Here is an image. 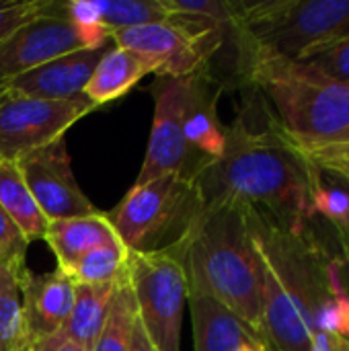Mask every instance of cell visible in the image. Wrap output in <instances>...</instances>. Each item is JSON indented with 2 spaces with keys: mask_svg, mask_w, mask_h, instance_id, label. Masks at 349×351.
I'll return each mask as SVG.
<instances>
[{
  "mask_svg": "<svg viewBox=\"0 0 349 351\" xmlns=\"http://www.w3.org/2000/svg\"><path fill=\"white\" fill-rule=\"evenodd\" d=\"M202 202H239L284 228H304L319 169L282 134L253 130L241 115L226 125L224 152L195 177Z\"/></svg>",
  "mask_w": 349,
  "mask_h": 351,
  "instance_id": "6da1fadb",
  "label": "cell"
},
{
  "mask_svg": "<svg viewBox=\"0 0 349 351\" xmlns=\"http://www.w3.org/2000/svg\"><path fill=\"white\" fill-rule=\"evenodd\" d=\"M247 218L263 271L261 337L269 351H309L315 315L333 294L335 259L315 243L309 228H284L247 206Z\"/></svg>",
  "mask_w": 349,
  "mask_h": 351,
  "instance_id": "7a4b0ae2",
  "label": "cell"
},
{
  "mask_svg": "<svg viewBox=\"0 0 349 351\" xmlns=\"http://www.w3.org/2000/svg\"><path fill=\"white\" fill-rule=\"evenodd\" d=\"M167 253L181 263L189 290L212 296L261 335L263 271L245 204H204L185 237Z\"/></svg>",
  "mask_w": 349,
  "mask_h": 351,
  "instance_id": "3957f363",
  "label": "cell"
},
{
  "mask_svg": "<svg viewBox=\"0 0 349 351\" xmlns=\"http://www.w3.org/2000/svg\"><path fill=\"white\" fill-rule=\"evenodd\" d=\"M243 70L263 90L278 128L300 150L333 142L349 130V84L294 62L265 56L243 60Z\"/></svg>",
  "mask_w": 349,
  "mask_h": 351,
  "instance_id": "277c9868",
  "label": "cell"
},
{
  "mask_svg": "<svg viewBox=\"0 0 349 351\" xmlns=\"http://www.w3.org/2000/svg\"><path fill=\"white\" fill-rule=\"evenodd\" d=\"M349 31V0L234 2L232 33L241 60L251 56L298 60Z\"/></svg>",
  "mask_w": 349,
  "mask_h": 351,
  "instance_id": "5b68a950",
  "label": "cell"
},
{
  "mask_svg": "<svg viewBox=\"0 0 349 351\" xmlns=\"http://www.w3.org/2000/svg\"><path fill=\"white\" fill-rule=\"evenodd\" d=\"M202 208L195 181L171 173L134 185L107 220L130 253H158L185 237Z\"/></svg>",
  "mask_w": 349,
  "mask_h": 351,
  "instance_id": "8992f818",
  "label": "cell"
},
{
  "mask_svg": "<svg viewBox=\"0 0 349 351\" xmlns=\"http://www.w3.org/2000/svg\"><path fill=\"white\" fill-rule=\"evenodd\" d=\"M111 39L146 60L158 78H187L208 70L210 58L222 45L224 29L200 16L171 12L165 23L121 29L111 33Z\"/></svg>",
  "mask_w": 349,
  "mask_h": 351,
  "instance_id": "52a82bcc",
  "label": "cell"
},
{
  "mask_svg": "<svg viewBox=\"0 0 349 351\" xmlns=\"http://www.w3.org/2000/svg\"><path fill=\"white\" fill-rule=\"evenodd\" d=\"M128 286L138 321L158 351H181V323L189 286L181 263L167 251L130 253Z\"/></svg>",
  "mask_w": 349,
  "mask_h": 351,
  "instance_id": "ba28073f",
  "label": "cell"
},
{
  "mask_svg": "<svg viewBox=\"0 0 349 351\" xmlns=\"http://www.w3.org/2000/svg\"><path fill=\"white\" fill-rule=\"evenodd\" d=\"M154 93V121L140 175L134 185H144L163 175H181L193 179L208 165L185 140L183 123L191 95V76L158 78Z\"/></svg>",
  "mask_w": 349,
  "mask_h": 351,
  "instance_id": "9c48e42d",
  "label": "cell"
},
{
  "mask_svg": "<svg viewBox=\"0 0 349 351\" xmlns=\"http://www.w3.org/2000/svg\"><path fill=\"white\" fill-rule=\"evenodd\" d=\"M95 109L86 97L49 101L6 95L0 103V162H16L66 138V132Z\"/></svg>",
  "mask_w": 349,
  "mask_h": 351,
  "instance_id": "30bf717a",
  "label": "cell"
},
{
  "mask_svg": "<svg viewBox=\"0 0 349 351\" xmlns=\"http://www.w3.org/2000/svg\"><path fill=\"white\" fill-rule=\"evenodd\" d=\"M14 165L49 222L99 212L84 195L72 173L66 138L23 156Z\"/></svg>",
  "mask_w": 349,
  "mask_h": 351,
  "instance_id": "8fae6325",
  "label": "cell"
},
{
  "mask_svg": "<svg viewBox=\"0 0 349 351\" xmlns=\"http://www.w3.org/2000/svg\"><path fill=\"white\" fill-rule=\"evenodd\" d=\"M66 2H53L0 43V84L37 68L58 56L86 49L74 23L66 16Z\"/></svg>",
  "mask_w": 349,
  "mask_h": 351,
  "instance_id": "7c38bea8",
  "label": "cell"
},
{
  "mask_svg": "<svg viewBox=\"0 0 349 351\" xmlns=\"http://www.w3.org/2000/svg\"><path fill=\"white\" fill-rule=\"evenodd\" d=\"M113 39L95 49H76L58 56L37 68H31L6 82V93L31 99L49 101H72L84 97V86L88 84L97 64L111 49Z\"/></svg>",
  "mask_w": 349,
  "mask_h": 351,
  "instance_id": "4fadbf2b",
  "label": "cell"
},
{
  "mask_svg": "<svg viewBox=\"0 0 349 351\" xmlns=\"http://www.w3.org/2000/svg\"><path fill=\"white\" fill-rule=\"evenodd\" d=\"M74 288L76 284L72 278L58 267L49 274H31L27 267H23L21 296L27 329V351L60 333L74 304Z\"/></svg>",
  "mask_w": 349,
  "mask_h": 351,
  "instance_id": "5bb4252c",
  "label": "cell"
},
{
  "mask_svg": "<svg viewBox=\"0 0 349 351\" xmlns=\"http://www.w3.org/2000/svg\"><path fill=\"white\" fill-rule=\"evenodd\" d=\"M187 306L195 351H241L247 346H265L259 333L212 296L189 290Z\"/></svg>",
  "mask_w": 349,
  "mask_h": 351,
  "instance_id": "9a60e30c",
  "label": "cell"
},
{
  "mask_svg": "<svg viewBox=\"0 0 349 351\" xmlns=\"http://www.w3.org/2000/svg\"><path fill=\"white\" fill-rule=\"evenodd\" d=\"M216 80L208 76V70L191 76V95L185 113V140L204 160H216L226 146V125H222L216 103L218 88L214 90Z\"/></svg>",
  "mask_w": 349,
  "mask_h": 351,
  "instance_id": "2e32d148",
  "label": "cell"
},
{
  "mask_svg": "<svg viewBox=\"0 0 349 351\" xmlns=\"http://www.w3.org/2000/svg\"><path fill=\"white\" fill-rule=\"evenodd\" d=\"M115 239L119 237L103 212L68 220H53L49 222L45 234V243L58 259V269H62L66 276L82 257Z\"/></svg>",
  "mask_w": 349,
  "mask_h": 351,
  "instance_id": "e0dca14e",
  "label": "cell"
},
{
  "mask_svg": "<svg viewBox=\"0 0 349 351\" xmlns=\"http://www.w3.org/2000/svg\"><path fill=\"white\" fill-rule=\"evenodd\" d=\"M150 72L152 68L146 60L113 43L84 86V97L99 109L101 105L113 103L128 95Z\"/></svg>",
  "mask_w": 349,
  "mask_h": 351,
  "instance_id": "ac0fdd59",
  "label": "cell"
},
{
  "mask_svg": "<svg viewBox=\"0 0 349 351\" xmlns=\"http://www.w3.org/2000/svg\"><path fill=\"white\" fill-rule=\"evenodd\" d=\"M125 282V280H123ZM121 282L103 284V286H84L76 284L74 288V304L68 321L53 337L68 339L84 351H93V346L107 321L113 296Z\"/></svg>",
  "mask_w": 349,
  "mask_h": 351,
  "instance_id": "d6986e66",
  "label": "cell"
},
{
  "mask_svg": "<svg viewBox=\"0 0 349 351\" xmlns=\"http://www.w3.org/2000/svg\"><path fill=\"white\" fill-rule=\"evenodd\" d=\"M0 206L29 243L45 241L49 220L37 206L14 162H0Z\"/></svg>",
  "mask_w": 349,
  "mask_h": 351,
  "instance_id": "ffe728a7",
  "label": "cell"
},
{
  "mask_svg": "<svg viewBox=\"0 0 349 351\" xmlns=\"http://www.w3.org/2000/svg\"><path fill=\"white\" fill-rule=\"evenodd\" d=\"M25 261H0V351H27V329L21 296Z\"/></svg>",
  "mask_w": 349,
  "mask_h": 351,
  "instance_id": "44dd1931",
  "label": "cell"
},
{
  "mask_svg": "<svg viewBox=\"0 0 349 351\" xmlns=\"http://www.w3.org/2000/svg\"><path fill=\"white\" fill-rule=\"evenodd\" d=\"M128 247L119 239H115L82 257L68 276L72 278L74 284L84 286L117 284L128 278Z\"/></svg>",
  "mask_w": 349,
  "mask_h": 351,
  "instance_id": "7402d4cb",
  "label": "cell"
},
{
  "mask_svg": "<svg viewBox=\"0 0 349 351\" xmlns=\"http://www.w3.org/2000/svg\"><path fill=\"white\" fill-rule=\"evenodd\" d=\"M101 25L111 33L171 19L163 0H95Z\"/></svg>",
  "mask_w": 349,
  "mask_h": 351,
  "instance_id": "603a6c76",
  "label": "cell"
},
{
  "mask_svg": "<svg viewBox=\"0 0 349 351\" xmlns=\"http://www.w3.org/2000/svg\"><path fill=\"white\" fill-rule=\"evenodd\" d=\"M136 321H138L136 300L125 278V282L119 284L113 296L107 321L93 346V351H128Z\"/></svg>",
  "mask_w": 349,
  "mask_h": 351,
  "instance_id": "cb8c5ba5",
  "label": "cell"
},
{
  "mask_svg": "<svg viewBox=\"0 0 349 351\" xmlns=\"http://www.w3.org/2000/svg\"><path fill=\"white\" fill-rule=\"evenodd\" d=\"M294 62H300L331 80L349 84V31L306 51Z\"/></svg>",
  "mask_w": 349,
  "mask_h": 351,
  "instance_id": "d4e9b609",
  "label": "cell"
},
{
  "mask_svg": "<svg viewBox=\"0 0 349 351\" xmlns=\"http://www.w3.org/2000/svg\"><path fill=\"white\" fill-rule=\"evenodd\" d=\"M49 0H0V43L49 8Z\"/></svg>",
  "mask_w": 349,
  "mask_h": 351,
  "instance_id": "484cf974",
  "label": "cell"
},
{
  "mask_svg": "<svg viewBox=\"0 0 349 351\" xmlns=\"http://www.w3.org/2000/svg\"><path fill=\"white\" fill-rule=\"evenodd\" d=\"M315 329L327 335L349 339V296L346 290L321 304L315 315Z\"/></svg>",
  "mask_w": 349,
  "mask_h": 351,
  "instance_id": "4316f807",
  "label": "cell"
},
{
  "mask_svg": "<svg viewBox=\"0 0 349 351\" xmlns=\"http://www.w3.org/2000/svg\"><path fill=\"white\" fill-rule=\"evenodd\" d=\"M29 241L0 206V261H25Z\"/></svg>",
  "mask_w": 349,
  "mask_h": 351,
  "instance_id": "83f0119b",
  "label": "cell"
},
{
  "mask_svg": "<svg viewBox=\"0 0 349 351\" xmlns=\"http://www.w3.org/2000/svg\"><path fill=\"white\" fill-rule=\"evenodd\" d=\"M309 160H349V144H325L302 152Z\"/></svg>",
  "mask_w": 349,
  "mask_h": 351,
  "instance_id": "f1b7e54d",
  "label": "cell"
},
{
  "mask_svg": "<svg viewBox=\"0 0 349 351\" xmlns=\"http://www.w3.org/2000/svg\"><path fill=\"white\" fill-rule=\"evenodd\" d=\"M309 351H349V339L317 331Z\"/></svg>",
  "mask_w": 349,
  "mask_h": 351,
  "instance_id": "f546056e",
  "label": "cell"
},
{
  "mask_svg": "<svg viewBox=\"0 0 349 351\" xmlns=\"http://www.w3.org/2000/svg\"><path fill=\"white\" fill-rule=\"evenodd\" d=\"M313 165L317 169H321V171H325V173H329V175H333V177L349 183V160H315Z\"/></svg>",
  "mask_w": 349,
  "mask_h": 351,
  "instance_id": "4dcf8cb0",
  "label": "cell"
},
{
  "mask_svg": "<svg viewBox=\"0 0 349 351\" xmlns=\"http://www.w3.org/2000/svg\"><path fill=\"white\" fill-rule=\"evenodd\" d=\"M128 351H158L154 348V343L150 341V337L146 335V331L142 329L140 321H136V325H134V331H132V337H130Z\"/></svg>",
  "mask_w": 349,
  "mask_h": 351,
  "instance_id": "1f68e13d",
  "label": "cell"
},
{
  "mask_svg": "<svg viewBox=\"0 0 349 351\" xmlns=\"http://www.w3.org/2000/svg\"><path fill=\"white\" fill-rule=\"evenodd\" d=\"M29 351H84L82 348H78L76 343L68 341V339H60V337H49L37 346H33Z\"/></svg>",
  "mask_w": 349,
  "mask_h": 351,
  "instance_id": "d6a6232c",
  "label": "cell"
},
{
  "mask_svg": "<svg viewBox=\"0 0 349 351\" xmlns=\"http://www.w3.org/2000/svg\"><path fill=\"white\" fill-rule=\"evenodd\" d=\"M346 183V181H344ZM349 187V183H348ZM337 230V237H339V245H341V249H344V257H346V263L349 265V220L344 224V226H339V228H335Z\"/></svg>",
  "mask_w": 349,
  "mask_h": 351,
  "instance_id": "836d02e7",
  "label": "cell"
},
{
  "mask_svg": "<svg viewBox=\"0 0 349 351\" xmlns=\"http://www.w3.org/2000/svg\"><path fill=\"white\" fill-rule=\"evenodd\" d=\"M329 144H349V130L348 132H344L341 136H337V138H335L333 142H329ZM323 146H325V144H323ZM315 148H317V146H315Z\"/></svg>",
  "mask_w": 349,
  "mask_h": 351,
  "instance_id": "e575fe53",
  "label": "cell"
},
{
  "mask_svg": "<svg viewBox=\"0 0 349 351\" xmlns=\"http://www.w3.org/2000/svg\"><path fill=\"white\" fill-rule=\"evenodd\" d=\"M339 278H341V286H344L346 294L349 296V276H344V265H341V269H339Z\"/></svg>",
  "mask_w": 349,
  "mask_h": 351,
  "instance_id": "d590c367",
  "label": "cell"
},
{
  "mask_svg": "<svg viewBox=\"0 0 349 351\" xmlns=\"http://www.w3.org/2000/svg\"><path fill=\"white\" fill-rule=\"evenodd\" d=\"M6 95H8V93H6V84H0V103L6 99Z\"/></svg>",
  "mask_w": 349,
  "mask_h": 351,
  "instance_id": "8d00e7d4",
  "label": "cell"
}]
</instances>
